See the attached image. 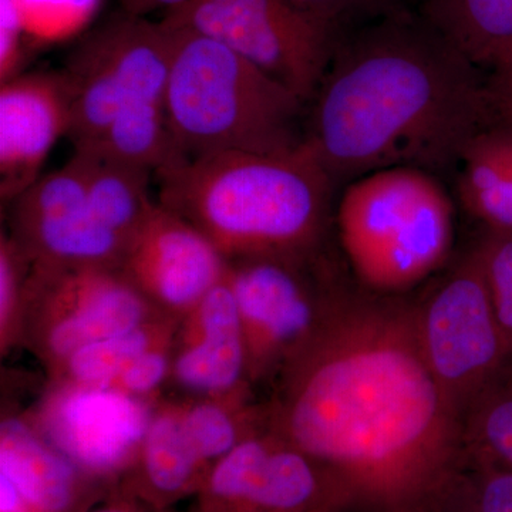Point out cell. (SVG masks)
Instances as JSON below:
<instances>
[{"label": "cell", "instance_id": "1", "mask_svg": "<svg viewBox=\"0 0 512 512\" xmlns=\"http://www.w3.org/2000/svg\"><path fill=\"white\" fill-rule=\"evenodd\" d=\"M265 414L266 429L329 471L350 510L439 512L466 464L461 416L427 365L416 305L384 293L332 285Z\"/></svg>", "mask_w": 512, "mask_h": 512}, {"label": "cell", "instance_id": "2", "mask_svg": "<svg viewBox=\"0 0 512 512\" xmlns=\"http://www.w3.org/2000/svg\"><path fill=\"white\" fill-rule=\"evenodd\" d=\"M478 69L419 13L394 9L342 36L303 141L335 184L390 167L447 170L491 119Z\"/></svg>", "mask_w": 512, "mask_h": 512}, {"label": "cell", "instance_id": "3", "mask_svg": "<svg viewBox=\"0 0 512 512\" xmlns=\"http://www.w3.org/2000/svg\"><path fill=\"white\" fill-rule=\"evenodd\" d=\"M156 177L158 204L194 225L228 261L312 255L336 185L305 141L284 153L178 157Z\"/></svg>", "mask_w": 512, "mask_h": 512}, {"label": "cell", "instance_id": "4", "mask_svg": "<svg viewBox=\"0 0 512 512\" xmlns=\"http://www.w3.org/2000/svg\"><path fill=\"white\" fill-rule=\"evenodd\" d=\"M164 22L171 32L165 117L180 157L301 146L305 104L295 94L220 40Z\"/></svg>", "mask_w": 512, "mask_h": 512}, {"label": "cell", "instance_id": "5", "mask_svg": "<svg viewBox=\"0 0 512 512\" xmlns=\"http://www.w3.org/2000/svg\"><path fill=\"white\" fill-rule=\"evenodd\" d=\"M336 227L356 278L367 291L390 295L429 278L446 261L453 205L430 171L384 168L346 185Z\"/></svg>", "mask_w": 512, "mask_h": 512}, {"label": "cell", "instance_id": "6", "mask_svg": "<svg viewBox=\"0 0 512 512\" xmlns=\"http://www.w3.org/2000/svg\"><path fill=\"white\" fill-rule=\"evenodd\" d=\"M167 318L121 268L30 266L22 339L52 377L84 345Z\"/></svg>", "mask_w": 512, "mask_h": 512}, {"label": "cell", "instance_id": "7", "mask_svg": "<svg viewBox=\"0 0 512 512\" xmlns=\"http://www.w3.org/2000/svg\"><path fill=\"white\" fill-rule=\"evenodd\" d=\"M164 20L225 43L305 106L346 33L291 0H192Z\"/></svg>", "mask_w": 512, "mask_h": 512}, {"label": "cell", "instance_id": "8", "mask_svg": "<svg viewBox=\"0 0 512 512\" xmlns=\"http://www.w3.org/2000/svg\"><path fill=\"white\" fill-rule=\"evenodd\" d=\"M423 355L447 402L468 403L510 359L478 247L416 303Z\"/></svg>", "mask_w": 512, "mask_h": 512}, {"label": "cell", "instance_id": "9", "mask_svg": "<svg viewBox=\"0 0 512 512\" xmlns=\"http://www.w3.org/2000/svg\"><path fill=\"white\" fill-rule=\"evenodd\" d=\"M311 256L228 261V282L244 330L251 380L278 375L325 316L332 285L309 279L306 265Z\"/></svg>", "mask_w": 512, "mask_h": 512}, {"label": "cell", "instance_id": "10", "mask_svg": "<svg viewBox=\"0 0 512 512\" xmlns=\"http://www.w3.org/2000/svg\"><path fill=\"white\" fill-rule=\"evenodd\" d=\"M197 498L198 512L350 510L328 470L268 429L218 461Z\"/></svg>", "mask_w": 512, "mask_h": 512}, {"label": "cell", "instance_id": "11", "mask_svg": "<svg viewBox=\"0 0 512 512\" xmlns=\"http://www.w3.org/2000/svg\"><path fill=\"white\" fill-rule=\"evenodd\" d=\"M156 404L114 387L53 383L28 416L50 443L96 481H119L146 439Z\"/></svg>", "mask_w": 512, "mask_h": 512}, {"label": "cell", "instance_id": "12", "mask_svg": "<svg viewBox=\"0 0 512 512\" xmlns=\"http://www.w3.org/2000/svg\"><path fill=\"white\" fill-rule=\"evenodd\" d=\"M13 241L30 264L50 268H120L127 242L94 214L82 171L70 160L15 198Z\"/></svg>", "mask_w": 512, "mask_h": 512}, {"label": "cell", "instance_id": "13", "mask_svg": "<svg viewBox=\"0 0 512 512\" xmlns=\"http://www.w3.org/2000/svg\"><path fill=\"white\" fill-rule=\"evenodd\" d=\"M120 268L158 312L181 322L227 276L229 262L194 225L154 202Z\"/></svg>", "mask_w": 512, "mask_h": 512}, {"label": "cell", "instance_id": "14", "mask_svg": "<svg viewBox=\"0 0 512 512\" xmlns=\"http://www.w3.org/2000/svg\"><path fill=\"white\" fill-rule=\"evenodd\" d=\"M170 380L197 399L247 397V343L228 274L178 325Z\"/></svg>", "mask_w": 512, "mask_h": 512}, {"label": "cell", "instance_id": "15", "mask_svg": "<svg viewBox=\"0 0 512 512\" xmlns=\"http://www.w3.org/2000/svg\"><path fill=\"white\" fill-rule=\"evenodd\" d=\"M70 90L63 74H26L0 89L2 197L15 200L39 180L56 141L69 133Z\"/></svg>", "mask_w": 512, "mask_h": 512}, {"label": "cell", "instance_id": "16", "mask_svg": "<svg viewBox=\"0 0 512 512\" xmlns=\"http://www.w3.org/2000/svg\"><path fill=\"white\" fill-rule=\"evenodd\" d=\"M0 477L13 484L32 512H86L93 485L99 483L25 416L0 424Z\"/></svg>", "mask_w": 512, "mask_h": 512}, {"label": "cell", "instance_id": "17", "mask_svg": "<svg viewBox=\"0 0 512 512\" xmlns=\"http://www.w3.org/2000/svg\"><path fill=\"white\" fill-rule=\"evenodd\" d=\"M210 473L184 429L181 403L156 404L136 461L119 480V493L153 510H170L197 495Z\"/></svg>", "mask_w": 512, "mask_h": 512}, {"label": "cell", "instance_id": "18", "mask_svg": "<svg viewBox=\"0 0 512 512\" xmlns=\"http://www.w3.org/2000/svg\"><path fill=\"white\" fill-rule=\"evenodd\" d=\"M457 165L467 211L488 231L512 234V123L491 116L467 141Z\"/></svg>", "mask_w": 512, "mask_h": 512}, {"label": "cell", "instance_id": "19", "mask_svg": "<svg viewBox=\"0 0 512 512\" xmlns=\"http://www.w3.org/2000/svg\"><path fill=\"white\" fill-rule=\"evenodd\" d=\"M94 214L124 241H131L154 205L148 181L154 174L94 147L74 148Z\"/></svg>", "mask_w": 512, "mask_h": 512}, {"label": "cell", "instance_id": "20", "mask_svg": "<svg viewBox=\"0 0 512 512\" xmlns=\"http://www.w3.org/2000/svg\"><path fill=\"white\" fill-rule=\"evenodd\" d=\"M419 15L477 67L512 49V0H420Z\"/></svg>", "mask_w": 512, "mask_h": 512}, {"label": "cell", "instance_id": "21", "mask_svg": "<svg viewBox=\"0 0 512 512\" xmlns=\"http://www.w3.org/2000/svg\"><path fill=\"white\" fill-rule=\"evenodd\" d=\"M178 325V320L158 318L130 332L84 345L67 357L50 379L53 383L109 387L141 353L173 342Z\"/></svg>", "mask_w": 512, "mask_h": 512}, {"label": "cell", "instance_id": "22", "mask_svg": "<svg viewBox=\"0 0 512 512\" xmlns=\"http://www.w3.org/2000/svg\"><path fill=\"white\" fill-rule=\"evenodd\" d=\"M461 426L466 461L512 470V357L468 403Z\"/></svg>", "mask_w": 512, "mask_h": 512}, {"label": "cell", "instance_id": "23", "mask_svg": "<svg viewBox=\"0 0 512 512\" xmlns=\"http://www.w3.org/2000/svg\"><path fill=\"white\" fill-rule=\"evenodd\" d=\"M184 429L202 460L212 468L248 437L266 429V414L245 397L194 399L181 403Z\"/></svg>", "mask_w": 512, "mask_h": 512}, {"label": "cell", "instance_id": "24", "mask_svg": "<svg viewBox=\"0 0 512 512\" xmlns=\"http://www.w3.org/2000/svg\"><path fill=\"white\" fill-rule=\"evenodd\" d=\"M439 512H512V470L466 461Z\"/></svg>", "mask_w": 512, "mask_h": 512}, {"label": "cell", "instance_id": "25", "mask_svg": "<svg viewBox=\"0 0 512 512\" xmlns=\"http://www.w3.org/2000/svg\"><path fill=\"white\" fill-rule=\"evenodd\" d=\"M12 5L25 35L53 43L86 28L100 0H12Z\"/></svg>", "mask_w": 512, "mask_h": 512}, {"label": "cell", "instance_id": "26", "mask_svg": "<svg viewBox=\"0 0 512 512\" xmlns=\"http://www.w3.org/2000/svg\"><path fill=\"white\" fill-rule=\"evenodd\" d=\"M28 256L3 235L0 242V345L5 355L22 338L23 303L30 272Z\"/></svg>", "mask_w": 512, "mask_h": 512}, {"label": "cell", "instance_id": "27", "mask_svg": "<svg viewBox=\"0 0 512 512\" xmlns=\"http://www.w3.org/2000/svg\"><path fill=\"white\" fill-rule=\"evenodd\" d=\"M490 286L494 312L512 357V234L488 231L477 244Z\"/></svg>", "mask_w": 512, "mask_h": 512}, {"label": "cell", "instance_id": "28", "mask_svg": "<svg viewBox=\"0 0 512 512\" xmlns=\"http://www.w3.org/2000/svg\"><path fill=\"white\" fill-rule=\"evenodd\" d=\"M173 348L174 340L141 353L109 387L151 402V397L171 379Z\"/></svg>", "mask_w": 512, "mask_h": 512}, {"label": "cell", "instance_id": "29", "mask_svg": "<svg viewBox=\"0 0 512 512\" xmlns=\"http://www.w3.org/2000/svg\"><path fill=\"white\" fill-rule=\"evenodd\" d=\"M303 12L325 20L342 32L349 26L380 18L396 9V0H291Z\"/></svg>", "mask_w": 512, "mask_h": 512}, {"label": "cell", "instance_id": "30", "mask_svg": "<svg viewBox=\"0 0 512 512\" xmlns=\"http://www.w3.org/2000/svg\"><path fill=\"white\" fill-rule=\"evenodd\" d=\"M20 26L12 0H0V79L8 82L18 76L20 63Z\"/></svg>", "mask_w": 512, "mask_h": 512}, {"label": "cell", "instance_id": "31", "mask_svg": "<svg viewBox=\"0 0 512 512\" xmlns=\"http://www.w3.org/2000/svg\"><path fill=\"white\" fill-rule=\"evenodd\" d=\"M485 80L491 116L512 123V49L490 67Z\"/></svg>", "mask_w": 512, "mask_h": 512}, {"label": "cell", "instance_id": "32", "mask_svg": "<svg viewBox=\"0 0 512 512\" xmlns=\"http://www.w3.org/2000/svg\"><path fill=\"white\" fill-rule=\"evenodd\" d=\"M86 512H173L171 510H153V508L146 507V505L138 503L133 498L126 497V495L117 493L110 497L109 501L94 508V510H87Z\"/></svg>", "mask_w": 512, "mask_h": 512}, {"label": "cell", "instance_id": "33", "mask_svg": "<svg viewBox=\"0 0 512 512\" xmlns=\"http://www.w3.org/2000/svg\"><path fill=\"white\" fill-rule=\"evenodd\" d=\"M138 6L144 8H164L167 9V13L174 12L187 6L192 0H134Z\"/></svg>", "mask_w": 512, "mask_h": 512}, {"label": "cell", "instance_id": "34", "mask_svg": "<svg viewBox=\"0 0 512 512\" xmlns=\"http://www.w3.org/2000/svg\"><path fill=\"white\" fill-rule=\"evenodd\" d=\"M329 512H346V511H329Z\"/></svg>", "mask_w": 512, "mask_h": 512}]
</instances>
